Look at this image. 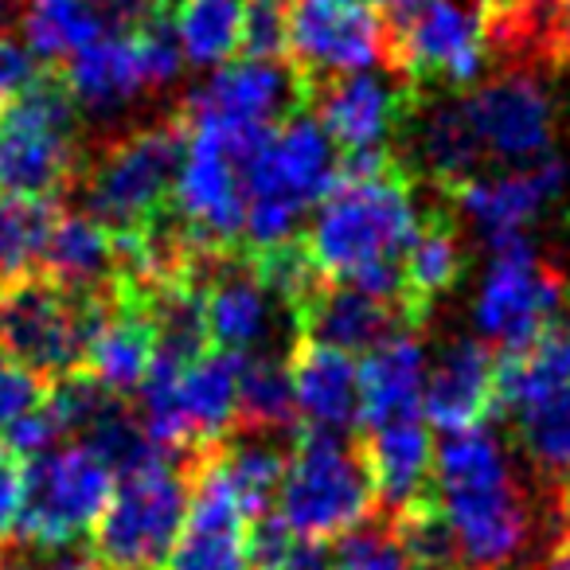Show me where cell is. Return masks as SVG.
Listing matches in <instances>:
<instances>
[{
	"label": "cell",
	"mask_w": 570,
	"mask_h": 570,
	"mask_svg": "<svg viewBox=\"0 0 570 570\" xmlns=\"http://www.w3.org/2000/svg\"><path fill=\"white\" fill-rule=\"evenodd\" d=\"M414 230L419 207L395 157H341V180L317 204L305 254L321 282L356 285L406 313L403 254Z\"/></svg>",
	"instance_id": "6da1fadb"
},
{
	"label": "cell",
	"mask_w": 570,
	"mask_h": 570,
	"mask_svg": "<svg viewBox=\"0 0 570 570\" xmlns=\"http://www.w3.org/2000/svg\"><path fill=\"white\" fill-rule=\"evenodd\" d=\"M434 500L450 523L461 562L492 570L523 551L531 535V508L489 430L473 426L445 434L434 453Z\"/></svg>",
	"instance_id": "7a4b0ae2"
},
{
	"label": "cell",
	"mask_w": 570,
	"mask_h": 570,
	"mask_svg": "<svg viewBox=\"0 0 570 570\" xmlns=\"http://www.w3.org/2000/svg\"><path fill=\"white\" fill-rule=\"evenodd\" d=\"M341 180V149L317 118L294 114L269 134L258 157L246 165V223L250 250L294 243L297 223Z\"/></svg>",
	"instance_id": "3957f363"
},
{
	"label": "cell",
	"mask_w": 570,
	"mask_h": 570,
	"mask_svg": "<svg viewBox=\"0 0 570 570\" xmlns=\"http://www.w3.org/2000/svg\"><path fill=\"white\" fill-rule=\"evenodd\" d=\"M114 481L95 528V554L106 570H160L188 512L191 469L173 453H153Z\"/></svg>",
	"instance_id": "277c9868"
},
{
	"label": "cell",
	"mask_w": 570,
	"mask_h": 570,
	"mask_svg": "<svg viewBox=\"0 0 570 570\" xmlns=\"http://www.w3.org/2000/svg\"><path fill=\"white\" fill-rule=\"evenodd\" d=\"M375 508V489L364 453L336 434H297L294 453L285 458V476L274 512L297 539H341L364 528Z\"/></svg>",
	"instance_id": "5b68a950"
},
{
	"label": "cell",
	"mask_w": 570,
	"mask_h": 570,
	"mask_svg": "<svg viewBox=\"0 0 570 570\" xmlns=\"http://www.w3.org/2000/svg\"><path fill=\"white\" fill-rule=\"evenodd\" d=\"M79 173V106L63 79L36 75L0 110V196L56 199Z\"/></svg>",
	"instance_id": "8992f818"
},
{
	"label": "cell",
	"mask_w": 570,
	"mask_h": 570,
	"mask_svg": "<svg viewBox=\"0 0 570 570\" xmlns=\"http://www.w3.org/2000/svg\"><path fill=\"white\" fill-rule=\"evenodd\" d=\"M110 294H75L48 277L0 285V352L40 375H71L87 356Z\"/></svg>",
	"instance_id": "52a82bcc"
},
{
	"label": "cell",
	"mask_w": 570,
	"mask_h": 570,
	"mask_svg": "<svg viewBox=\"0 0 570 570\" xmlns=\"http://www.w3.org/2000/svg\"><path fill=\"white\" fill-rule=\"evenodd\" d=\"M184 157V126H149L106 145L87 173V212L118 238L137 235L173 196Z\"/></svg>",
	"instance_id": "ba28073f"
},
{
	"label": "cell",
	"mask_w": 570,
	"mask_h": 570,
	"mask_svg": "<svg viewBox=\"0 0 570 570\" xmlns=\"http://www.w3.org/2000/svg\"><path fill=\"white\" fill-rule=\"evenodd\" d=\"M114 492V469L87 442H59L24 469L17 539L28 547L79 543L98 528Z\"/></svg>",
	"instance_id": "9c48e42d"
},
{
	"label": "cell",
	"mask_w": 570,
	"mask_h": 570,
	"mask_svg": "<svg viewBox=\"0 0 570 570\" xmlns=\"http://www.w3.org/2000/svg\"><path fill=\"white\" fill-rule=\"evenodd\" d=\"M481 0H419L387 24V63L406 82L469 87L484 67Z\"/></svg>",
	"instance_id": "30bf717a"
},
{
	"label": "cell",
	"mask_w": 570,
	"mask_h": 570,
	"mask_svg": "<svg viewBox=\"0 0 570 570\" xmlns=\"http://www.w3.org/2000/svg\"><path fill=\"white\" fill-rule=\"evenodd\" d=\"M489 246L492 266L481 282L473 317L476 328L500 344V352H515L535 341L554 313L567 309V285L531 254L523 235H504Z\"/></svg>",
	"instance_id": "8fae6325"
},
{
	"label": "cell",
	"mask_w": 570,
	"mask_h": 570,
	"mask_svg": "<svg viewBox=\"0 0 570 570\" xmlns=\"http://www.w3.org/2000/svg\"><path fill=\"white\" fill-rule=\"evenodd\" d=\"M285 51L309 82L360 75L387 59V24L352 0H294L285 9Z\"/></svg>",
	"instance_id": "7c38bea8"
},
{
	"label": "cell",
	"mask_w": 570,
	"mask_h": 570,
	"mask_svg": "<svg viewBox=\"0 0 570 570\" xmlns=\"http://www.w3.org/2000/svg\"><path fill=\"white\" fill-rule=\"evenodd\" d=\"M219 445L196 453L180 535L165 570H250V515L219 465Z\"/></svg>",
	"instance_id": "4fadbf2b"
},
{
	"label": "cell",
	"mask_w": 570,
	"mask_h": 570,
	"mask_svg": "<svg viewBox=\"0 0 570 570\" xmlns=\"http://www.w3.org/2000/svg\"><path fill=\"white\" fill-rule=\"evenodd\" d=\"M313 106V82L282 59H230L184 98V121H246L277 129Z\"/></svg>",
	"instance_id": "5bb4252c"
},
{
	"label": "cell",
	"mask_w": 570,
	"mask_h": 570,
	"mask_svg": "<svg viewBox=\"0 0 570 570\" xmlns=\"http://www.w3.org/2000/svg\"><path fill=\"white\" fill-rule=\"evenodd\" d=\"M313 98L317 121L344 157H391V141L414 110L406 79L391 82L367 71L321 82Z\"/></svg>",
	"instance_id": "9a60e30c"
},
{
	"label": "cell",
	"mask_w": 570,
	"mask_h": 570,
	"mask_svg": "<svg viewBox=\"0 0 570 570\" xmlns=\"http://www.w3.org/2000/svg\"><path fill=\"white\" fill-rule=\"evenodd\" d=\"M199 297H204L207 341L219 352L250 356V352L269 348L277 333V317H282V302L266 289L250 258L223 262L215 254V274L199 289Z\"/></svg>",
	"instance_id": "2e32d148"
},
{
	"label": "cell",
	"mask_w": 570,
	"mask_h": 570,
	"mask_svg": "<svg viewBox=\"0 0 570 570\" xmlns=\"http://www.w3.org/2000/svg\"><path fill=\"white\" fill-rule=\"evenodd\" d=\"M469 121L484 153L508 160L543 157L551 145V102L531 75H500L465 98Z\"/></svg>",
	"instance_id": "e0dca14e"
},
{
	"label": "cell",
	"mask_w": 570,
	"mask_h": 570,
	"mask_svg": "<svg viewBox=\"0 0 570 570\" xmlns=\"http://www.w3.org/2000/svg\"><path fill=\"white\" fill-rule=\"evenodd\" d=\"M153 356H157V325L145 305V289L134 282H118L87 344V356H82L87 375H95L106 391L126 399L145 383Z\"/></svg>",
	"instance_id": "ac0fdd59"
},
{
	"label": "cell",
	"mask_w": 570,
	"mask_h": 570,
	"mask_svg": "<svg viewBox=\"0 0 570 570\" xmlns=\"http://www.w3.org/2000/svg\"><path fill=\"white\" fill-rule=\"evenodd\" d=\"M497 399L512 411V426L528 458L551 481L570 476V383L528 380L497 356Z\"/></svg>",
	"instance_id": "d6986e66"
},
{
	"label": "cell",
	"mask_w": 570,
	"mask_h": 570,
	"mask_svg": "<svg viewBox=\"0 0 570 570\" xmlns=\"http://www.w3.org/2000/svg\"><path fill=\"white\" fill-rule=\"evenodd\" d=\"M422 411L445 434L484 426L500 411L497 399V356L481 341H453L426 372Z\"/></svg>",
	"instance_id": "ffe728a7"
},
{
	"label": "cell",
	"mask_w": 570,
	"mask_h": 570,
	"mask_svg": "<svg viewBox=\"0 0 570 570\" xmlns=\"http://www.w3.org/2000/svg\"><path fill=\"white\" fill-rule=\"evenodd\" d=\"M297 422L313 434L344 438L360 422V364L341 348L297 341L289 356Z\"/></svg>",
	"instance_id": "44dd1931"
},
{
	"label": "cell",
	"mask_w": 570,
	"mask_h": 570,
	"mask_svg": "<svg viewBox=\"0 0 570 570\" xmlns=\"http://www.w3.org/2000/svg\"><path fill=\"white\" fill-rule=\"evenodd\" d=\"M40 269L48 282L75 294H110L114 285L126 282L121 238L90 212H56Z\"/></svg>",
	"instance_id": "7402d4cb"
},
{
	"label": "cell",
	"mask_w": 570,
	"mask_h": 570,
	"mask_svg": "<svg viewBox=\"0 0 570 570\" xmlns=\"http://www.w3.org/2000/svg\"><path fill=\"white\" fill-rule=\"evenodd\" d=\"M294 325L305 333V341L328 344L348 356L356 352H372L391 333L414 328L399 305L372 297L356 285H317L297 309Z\"/></svg>",
	"instance_id": "603a6c76"
},
{
	"label": "cell",
	"mask_w": 570,
	"mask_h": 570,
	"mask_svg": "<svg viewBox=\"0 0 570 570\" xmlns=\"http://www.w3.org/2000/svg\"><path fill=\"white\" fill-rule=\"evenodd\" d=\"M567 168L559 160H539L531 168H515V173L500 176H473V180L458 184L450 191L465 215L484 230L489 243L504 235H523L528 219L547 204L551 196H559Z\"/></svg>",
	"instance_id": "cb8c5ba5"
},
{
	"label": "cell",
	"mask_w": 570,
	"mask_h": 570,
	"mask_svg": "<svg viewBox=\"0 0 570 570\" xmlns=\"http://www.w3.org/2000/svg\"><path fill=\"white\" fill-rule=\"evenodd\" d=\"M63 87L75 98V106L95 118H110L129 102H137L149 90V82H145L134 32H102L87 48L75 51L67 59Z\"/></svg>",
	"instance_id": "d4e9b609"
},
{
	"label": "cell",
	"mask_w": 570,
	"mask_h": 570,
	"mask_svg": "<svg viewBox=\"0 0 570 570\" xmlns=\"http://www.w3.org/2000/svg\"><path fill=\"white\" fill-rule=\"evenodd\" d=\"M426 391V356L411 328L391 333L360 364V426H383L395 419H414Z\"/></svg>",
	"instance_id": "484cf974"
},
{
	"label": "cell",
	"mask_w": 570,
	"mask_h": 570,
	"mask_svg": "<svg viewBox=\"0 0 570 570\" xmlns=\"http://www.w3.org/2000/svg\"><path fill=\"white\" fill-rule=\"evenodd\" d=\"M360 453H364L375 500H383L391 512L426 497L438 450H434V438H430V426L419 414L372 426Z\"/></svg>",
	"instance_id": "4316f807"
},
{
	"label": "cell",
	"mask_w": 570,
	"mask_h": 570,
	"mask_svg": "<svg viewBox=\"0 0 570 570\" xmlns=\"http://www.w3.org/2000/svg\"><path fill=\"white\" fill-rule=\"evenodd\" d=\"M238 364L235 352H199L180 375V414L196 450H212L223 442L230 426L238 422Z\"/></svg>",
	"instance_id": "83f0119b"
},
{
	"label": "cell",
	"mask_w": 570,
	"mask_h": 570,
	"mask_svg": "<svg viewBox=\"0 0 570 570\" xmlns=\"http://www.w3.org/2000/svg\"><path fill=\"white\" fill-rule=\"evenodd\" d=\"M461 277V243L458 230L445 215H426L419 219L411 246L403 254V305L406 317L414 325H422L430 313V305L453 289V282Z\"/></svg>",
	"instance_id": "f1b7e54d"
},
{
	"label": "cell",
	"mask_w": 570,
	"mask_h": 570,
	"mask_svg": "<svg viewBox=\"0 0 570 570\" xmlns=\"http://www.w3.org/2000/svg\"><path fill=\"white\" fill-rule=\"evenodd\" d=\"M414 149H419V160L426 165V173L434 176L445 191L473 180L484 149H481V137H476L473 121H469L465 98H461V102L430 106L419 118V129H414Z\"/></svg>",
	"instance_id": "f546056e"
},
{
	"label": "cell",
	"mask_w": 570,
	"mask_h": 570,
	"mask_svg": "<svg viewBox=\"0 0 570 570\" xmlns=\"http://www.w3.org/2000/svg\"><path fill=\"white\" fill-rule=\"evenodd\" d=\"M238 422L250 434H269V438L297 422L289 360H282L274 348L250 352L238 364Z\"/></svg>",
	"instance_id": "4dcf8cb0"
},
{
	"label": "cell",
	"mask_w": 570,
	"mask_h": 570,
	"mask_svg": "<svg viewBox=\"0 0 570 570\" xmlns=\"http://www.w3.org/2000/svg\"><path fill=\"white\" fill-rule=\"evenodd\" d=\"M20 32H24V48L32 59L63 63L90 40H98L106 24L87 0H24Z\"/></svg>",
	"instance_id": "1f68e13d"
},
{
	"label": "cell",
	"mask_w": 570,
	"mask_h": 570,
	"mask_svg": "<svg viewBox=\"0 0 570 570\" xmlns=\"http://www.w3.org/2000/svg\"><path fill=\"white\" fill-rule=\"evenodd\" d=\"M246 0H176V40L184 63L223 67L238 56L243 43Z\"/></svg>",
	"instance_id": "d6a6232c"
},
{
	"label": "cell",
	"mask_w": 570,
	"mask_h": 570,
	"mask_svg": "<svg viewBox=\"0 0 570 570\" xmlns=\"http://www.w3.org/2000/svg\"><path fill=\"white\" fill-rule=\"evenodd\" d=\"M219 465L227 473L230 489H235L238 504L246 508L250 520L258 515L274 512V500L277 489H282V476H285V458L282 445L274 442L269 434H254L250 442H235V445H223L219 442Z\"/></svg>",
	"instance_id": "836d02e7"
},
{
	"label": "cell",
	"mask_w": 570,
	"mask_h": 570,
	"mask_svg": "<svg viewBox=\"0 0 570 570\" xmlns=\"http://www.w3.org/2000/svg\"><path fill=\"white\" fill-rule=\"evenodd\" d=\"M51 219V199L0 196V285L24 282L32 269H40Z\"/></svg>",
	"instance_id": "e575fe53"
},
{
	"label": "cell",
	"mask_w": 570,
	"mask_h": 570,
	"mask_svg": "<svg viewBox=\"0 0 570 570\" xmlns=\"http://www.w3.org/2000/svg\"><path fill=\"white\" fill-rule=\"evenodd\" d=\"M500 360L528 380L570 383V309L554 313L535 341L515 352H500Z\"/></svg>",
	"instance_id": "d590c367"
},
{
	"label": "cell",
	"mask_w": 570,
	"mask_h": 570,
	"mask_svg": "<svg viewBox=\"0 0 570 570\" xmlns=\"http://www.w3.org/2000/svg\"><path fill=\"white\" fill-rule=\"evenodd\" d=\"M328 570H422L411 562L395 531L387 528H356L341 535L336 551L328 554Z\"/></svg>",
	"instance_id": "8d00e7d4"
},
{
	"label": "cell",
	"mask_w": 570,
	"mask_h": 570,
	"mask_svg": "<svg viewBox=\"0 0 570 570\" xmlns=\"http://www.w3.org/2000/svg\"><path fill=\"white\" fill-rule=\"evenodd\" d=\"M43 399H48V375L20 364L9 352H0V438L9 434L20 419L40 411Z\"/></svg>",
	"instance_id": "74e56055"
},
{
	"label": "cell",
	"mask_w": 570,
	"mask_h": 570,
	"mask_svg": "<svg viewBox=\"0 0 570 570\" xmlns=\"http://www.w3.org/2000/svg\"><path fill=\"white\" fill-rule=\"evenodd\" d=\"M134 40H137V56H141V71H145L149 90L168 87V82L180 79L184 51H180V40H176L168 20H153V24L137 28Z\"/></svg>",
	"instance_id": "f35d334b"
},
{
	"label": "cell",
	"mask_w": 570,
	"mask_h": 570,
	"mask_svg": "<svg viewBox=\"0 0 570 570\" xmlns=\"http://www.w3.org/2000/svg\"><path fill=\"white\" fill-rule=\"evenodd\" d=\"M250 59H282L285 51V9L277 0H250L243 17V43Z\"/></svg>",
	"instance_id": "ab89813d"
},
{
	"label": "cell",
	"mask_w": 570,
	"mask_h": 570,
	"mask_svg": "<svg viewBox=\"0 0 570 570\" xmlns=\"http://www.w3.org/2000/svg\"><path fill=\"white\" fill-rule=\"evenodd\" d=\"M36 79V59L0 28V110Z\"/></svg>",
	"instance_id": "60d3db41"
},
{
	"label": "cell",
	"mask_w": 570,
	"mask_h": 570,
	"mask_svg": "<svg viewBox=\"0 0 570 570\" xmlns=\"http://www.w3.org/2000/svg\"><path fill=\"white\" fill-rule=\"evenodd\" d=\"M20 504H24V465L17 453L0 445V539L17 531Z\"/></svg>",
	"instance_id": "b9f144b4"
},
{
	"label": "cell",
	"mask_w": 570,
	"mask_h": 570,
	"mask_svg": "<svg viewBox=\"0 0 570 570\" xmlns=\"http://www.w3.org/2000/svg\"><path fill=\"white\" fill-rule=\"evenodd\" d=\"M543 56L551 63H570V0H551L543 28Z\"/></svg>",
	"instance_id": "7bdbcfd3"
},
{
	"label": "cell",
	"mask_w": 570,
	"mask_h": 570,
	"mask_svg": "<svg viewBox=\"0 0 570 570\" xmlns=\"http://www.w3.org/2000/svg\"><path fill=\"white\" fill-rule=\"evenodd\" d=\"M277 570H328V551L325 543H313V539H297L285 554V562Z\"/></svg>",
	"instance_id": "ee69618b"
},
{
	"label": "cell",
	"mask_w": 570,
	"mask_h": 570,
	"mask_svg": "<svg viewBox=\"0 0 570 570\" xmlns=\"http://www.w3.org/2000/svg\"><path fill=\"white\" fill-rule=\"evenodd\" d=\"M411 4H419V0H391V17H395V12H406Z\"/></svg>",
	"instance_id": "f6af8a7d"
},
{
	"label": "cell",
	"mask_w": 570,
	"mask_h": 570,
	"mask_svg": "<svg viewBox=\"0 0 570 570\" xmlns=\"http://www.w3.org/2000/svg\"><path fill=\"white\" fill-rule=\"evenodd\" d=\"M352 4H367L372 9V4H383V0H352Z\"/></svg>",
	"instance_id": "bcb514c9"
}]
</instances>
